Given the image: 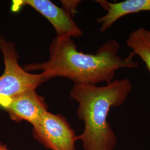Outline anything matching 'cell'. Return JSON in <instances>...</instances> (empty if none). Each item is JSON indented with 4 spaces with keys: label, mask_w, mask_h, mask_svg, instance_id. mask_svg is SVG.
<instances>
[{
    "label": "cell",
    "mask_w": 150,
    "mask_h": 150,
    "mask_svg": "<svg viewBox=\"0 0 150 150\" xmlns=\"http://www.w3.org/2000/svg\"><path fill=\"white\" fill-rule=\"evenodd\" d=\"M0 106L17 122L26 121L32 126L47 112V105L35 90H28L0 101Z\"/></svg>",
    "instance_id": "cell-5"
},
{
    "label": "cell",
    "mask_w": 150,
    "mask_h": 150,
    "mask_svg": "<svg viewBox=\"0 0 150 150\" xmlns=\"http://www.w3.org/2000/svg\"><path fill=\"white\" fill-rule=\"evenodd\" d=\"M0 51L5 64L4 72L0 76V101L28 90H36L46 81L41 74H30L20 66L15 43L0 36Z\"/></svg>",
    "instance_id": "cell-3"
},
{
    "label": "cell",
    "mask_w": 150,
    "mask_h": 150,
    "mask_svg": "<svg viewBox=\"0 0 150 150\" xmlns=\"http://www.w3.org/2000/svg\"><path fill=\"white\" fill-rule=\"evenodd\" d=\"M33 137L50 150H76L78 136L61 115L47 111L33 125Z\"/></svg>",
    "instance_id": "cell-4"
},
{
    "label": "cell",
    "mask_w": 150,
    "mask_h": 150,
    "mask_svg": "<svg viewBox=\"0 0 150 150\" xmlns=\"http://www.w3.org/2000/svg\"><path fill=\"white\" fill-rule=\"evenodd\" d=\"M132 89L128 79L113 80L104 86L75 84L70 96L79 103L77 115L85 125L78 136L84 150H113L117 139L107 116L113 107L125 102Z\"/></svg>",
    "instance_id": "cell-2"
},
{
    "label": "cell",
    "mask_w": 150,
    "mask_h": 150,
    "mask_svg": "<svg viewBox=\"0 0 150 150\" xmlns=\"http://www.w3.org/2000/svg\"><path fill=\"white\" fill-rule=\"evenodd\" d=\"M63 8L67 11L71 16L74 15L77 11V8L80 1H61Z\"/></svg>",
    "instance_id": "cell-9"
},
{
    "label": "cell",
    "mask_w": 150,
    "mask_h": 150,
    "mask_svg": "<svg viewBox=\"0 0 150 150\" xmlns=\"http://www.w3.org/2000/svg\"><path fill=\"white\" fill-rule=\"evenodd\" d=\"M0 150H10L8 149L7 145L6 144H2L1 142H0Z\"/></svg>",
    "instance_id": "cell-10"
},
{
    "label": "cell",
    "mask_w": 150,
    "mask_h": 150,
    "mask_svg": "<svg viewBox=\"0 0 150 150\" xmlns=\"http://www.w3.org/2000/svg\"><path fill=\"white\" fill-rule=\"evenodd\" d=\"M120 44L112 40L103 43L95 54H85L77 50L70 38H54L50 46V59L42 63L25 64L26 71L42 70L40 74L45 80L56 77L70 79L75 84L96 85L113 80L117 70L134 69L139 63L130 52L125 59L117 55Z\"/></svg>",
    "instance_id": "cell-1"
},
{
    "label": "cell",
    "mask_w": 150,
    "mask_h": 150,
    "mask_svg": "<svg viewBox=\"0 0 150 150\" xmlns=\"http://www.w3.org/2000/svg\"><path fill=\"white\" fill-rule=\"evenodd\" d=\"M107 11L104 16L98 18L97 21L101 24L100 30L105 32L123 16L139 12L150 11V0H126L118 2L97 1Z\"/></svg>",
    "instance_id": "cell-7"
},
{
    "label": "cell",
    "mask_w": 150,
    "mask_h": 150,
    "mask_svg": "<svg viewBox=\"0 0 150 150\" xmlns=\"http://www.w3.org/2000/svg\"><path fill=\"white\" fill-rule=\"evenodd\" d=\"M13 4V11H18L20 7L27 5L40 13L53 25L57 33L56 38H79L83 35L70 14L49 0H18L14 1Z\"/></svg>",
    "instance_id": "cell-6"
},
{
    "label": "cell",
    "mask_w": 150,
    "mask_h": 150,
    "mask_svg": "<svg viewBox=\"0 0 150 150\" xmlns=\"http://www.w3.org/2000/svg\"><path fill=\"white\" fill-rule=\"evenodd\" d=\"M129 48L135 55L144 62L150 73V30L139 27L131 32L126 41Z\"/></svg>",
    "instance_id": "cell-8"
}]
</instances>
